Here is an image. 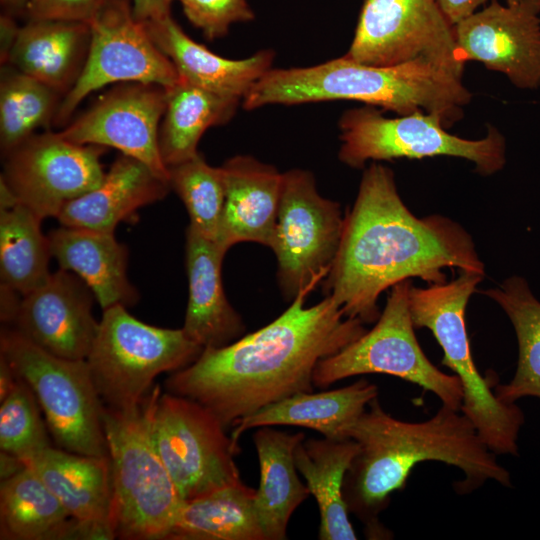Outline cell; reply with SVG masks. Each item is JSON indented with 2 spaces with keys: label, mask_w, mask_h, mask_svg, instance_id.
<instances>
[{
  "label": "cell",
  "mask_w": 540,
  "mask_h": 540,
  "mask_svg": "<svg viewBox=\"0 0 540 540\" xmlns=\"http://www.w3.org/2000/svg\"><path fill=\"white\" fill-rule=\"evenodd\" d=\"M444 268L485 274L460 224L439 214L416 217L401 199L393 171L372 163L344 217L339 250L324 279L326 296L346 317L370 324L381 314L382 292L411 278L443 284Z\"/></svg>",
  "instance_id": "1"
},
{
  "label": "cell",
  "mask_w": 540,
  "mask_h": 540,
  "mask_svg": "<svg viewBox=\"0 0 540 540\" xmlns=\"http://www.w3.org/2000/svg\"><path fill=\"white\" fill-rule=\"evenodd\" d=\"M303 290L276 319L218 348H204L165 382L168 392L212 411L225 428L264 406L313 391L318 362L367 330L329 296L305 307Z\"/></svg>",
  "instance_id": "2"
},
{
  "label": "cell",
  "mask_w": 540,
  "mask_h": 540,
  "mask_svg": "<svg viewBox=\"0 0 540 540\" xmlns=\"http://www.w3.org/2000/svg\"><path fill=\"white\" fill-rule=\"evenodd\" d=\"M368 407L345 429V437L356 441L359 449L345 475L343 496L349 513L359 518L371 538H385L379 514L421 462L439 461L460 469L464 478L453 485L460 495L487 480L512 487L509 471L461 411L442 405L426 421L407 422L385 412L377 398Z\"/></svg>",
  "instance_id": "3"
},
{
  "label": "cell",
  "mask_w": 540,
  "mask_h": 540,
  "mask_svg": "<svg viewBox=\"0 0 540 540\" xmlns=\"http://www.w3.org/2000/svg\"><path fill=\"white\" fill-rule=\"evenodd\" d=\"M337 100L359 101L397 115L433 113L450 127L462 118L471 93L462 78L424 60L375 66L344 55L309 67L271 68L242 105L255 110Z\"/></svg>",
  "instance_id": "4"
},
{
  "label": "cell",
  "mask_w": 540,
  "mask_h": 540,
  "mask_svg": "<svg viewBox=\"0 0 540 540\" xmlns=\"http://www.w3.org/2000/svg\"><path fill=\"white\" fill-rule=\"evenodd\" d=\"M160 394L156 385L134 406L104 408V432L112 467L111 524L115 537L168 539L183 503L152 439L151 413Z\"/></svg>",
  "instance_id": "5"
},
{
  "label": "cell",
  "mask_w": 540,
  "mask_h": 540,
  "mask_svg": "<svg viewBox=\"0 0 540 540\" xmlns=\"http://www.w3.org/2000/svg\"><path fill=\"white\" fill-rule=\"evenodd\" d=\"M485 274L459 270L450 282L411 286L409 307L415 328L429 329L443 350L442 364L460 379L461 412L473 423L487 447L496 455L518 456L517 440L524 414L516 403L499 400L489 377L478 371L467 334L465 311Z\"/></svg>",
  "instance_id": "6"
},
{
  "label": "cell",
  "mask_w": 540,
  "mask_h": 540,
  "mask_svg": "<svg viewBox=\"0 0 540 540\" xmlns=\"http://www.w3.org/2000/svg\"><path fill=\"white\" fill-rule=\"evenodd\" d=\"M202 350L183 328L149 325L114 305L103 310L86 361L102 401L123 409L140 403L159 374L190 365Z\"/></svg>",
  "instance_id": "7"
},
{
  "label": "cell",
  "mask_w": 540,
  "mask_h": 540,
  "mask_svg": "<svg viewBox=\"0 0 540 540\" xmlns=\"http://www.w3.org/2000/svg\"><path fill=\"white\" fill-rule=\"evenodd\" d=\"M338 126V158L351 168H363L370 160L450 156L472 162L478 174L488 176L506 163L505 140L494 127L482 139H464L447 132L439 115L424 111L387 118L366 105L345 111Z\"/></svg>",
  "instance_id": "8"
},
{
  "label": "cell",
  "mask_w": 540,
  "mask_h": 540,
  "mask_svg": "<svg viewBox=\"0 0 540 540\" xmlns=\"http://www.w3.org/2000/svg\"><path fill=\"white\" fill-rule=\"evenodd\" d=\"M0 355L32 389L56 444L82 455L109 456L102 399L86 359L55 356L15 329H2Z\"/></svg>",
  "instance_id": "9"
},
{
  "label": "cell",
  "mask_w": 540,
  "mask_h": 540,
  "mask_svg": "<svg viewBox=\"0 0 540 540\" xmlns=\"http://www.w3.org/2000/svg\"><path fill=\"white\" fill-rule=\"evenodd\" d=\"M411 279L394 285L374 327L348 346L321 359L313 385H329L351 376L386 374L435 394L442 405L461 411L463 389L456 375L437 368L421 349L409 307Z\"/></svg>",
  "instance_id": "10"
},
{
  "label": "cell",
  "mask_w": 540,
  "mask_h": 540,
  "mask_svg": "<svg viewBox=\"0 0 540 540\" xmlns=\"http://www.w3.org/2000/svg\"><path fill=\"white\" fill-rule=\"evenodd\" d=\"M217 416L200 403L166 392L154 402V446L181 498L193 499L243 483L238 451Z\"/></svg>",
  "instance_id": "11"
},
{
  "label": "cell",
  "mask_w": 540,
  "mask_h": 540,
  "mask_svg": "<svg viewBox=\"0 0 540 540\" xmlns=\"http://www.w3.org/2000/svg\"><path fill=\"white\" fill-rule=\"evenodd\" d=\"M344 217L338 202L320 195L310 171L295 168L283 173L271 249L287 300L312 291L326 278L339 250Z\"/></svg>",
  "instance_id": "12"
},
{
  "label": "cell",
  "mask_w": 540,
  "mask_h": 540,
  "mask_svg": "<svg viewBox=\"0 0 540 540\" xmlns=\"http://www.w3.org/2000/svg\"><path fill=\"white\" fill-rule=\"evenodd\" d=\"M345 55L375 66L424 60L459 78L465 66L437 0H364Z\"/></svg>",
  "instance_id": "13"
},
{
  "label": "cell",
  "mask_w": 540,
  "mask_h": 540,
  "mask_svg": "<svg viewBox=\"0 0 540 540\" xmlns=\"http://www.w3.org/2000/svg\"><path fill=\"white\" fill-rule=\"evenodd\" d=\"M91 41L84 68L63 97L53 124L68 122L91 92L108 84L141 82L173 86L180 79L169 59L137 20L131 0H114L91 22Z\"/></svg>",
  "instance_id": "14"
},
{
  "label": "cell",
  "mask_w": 540,
  "mask_h": 540,
  "mask_svg": "<svg viewBox=\"0 0 540 540\" xmlns=\"http://www.w3.org/2000/svg\"><path fill=\"white\" fill-rule=\"evenodd\" d=\"M105 150L71 142L59 132L34 134L3 156L0 179L42 220L57 218L68 202L102 182Z\"/></svg>",
  "instance_id": "15"
},
{
  "label": "cell",
  "mask_w": 540,
  "mask_h": 540,
  "mask_svg": "<svg viewBox=\"0 0 540 540\" xmlns=\"http://www.w3.org/2000/svg\"><path fill=\"white\" fill-rule=\"evenodd\" d=\"M165 108V87L118 83L59 134L77 144L115 148L169 181L168 168L159 150V127Z\"/></svg>",
  "instance_id": "16"
},
{
  "label": "cell",
  "mask_w": 540,
  "mask_h": 540,
  "mask_svg": "<svg viewBox=\"0 0 540 540\" xmlns=\"http://www.w3.org/2000/svg\"><path fill=\"white\" fill-rule=\"evenodd\" d=\"M453 28L464 62H481L518 88L540 86V0H491Z\"/></svg>",
  "instance_id": "17"
},
{
  "label": "cell",
  "mask_w": 540,
  "mask_h": 540,
  "mask_svg": "<svg viewBox=\"0 0 540 540\" xmlns=\"http://www.w3.org/2000/svg\"><path fill=\"white\" fill-rule=\"evenodd\" d=\"M94 299L77 275L60 268L22 296L14 329L55 356L86 359L99 325L92 312Z\"/></svg>",
  "instance_id": "18"
},
{
  "label": "cell",
  "mask_w": 540,
  "mask_h": 540,
  "mask_svg": "<svg viewBox=\"0 0 540 540\" xmlns=\"http://www.w3.org/2000/svg\"><path fill=\"white\" fill-rule=\"evenodd\" d=\"M59 499L71 518L96 539H113L112 467L109 456L82 455L51 446L21 459Z\"/></svg>",
  "instance_id": "19"
},
{
  "label": "cell",
  "mask_w": 540,
  "mask_h": 540,
  "mask_svg": "<svg viewBox=\"0 0 540 540\" xmlns=\"http://www.w3.org/2000/svg\"><path fill=\"white\" fill-rule=\"evenodd\" d=\"M185 251V334L203 349L222 347L242 337L246 327L228 301L222 283V261L227 250L188 225Z\"/></svg>",
  "instance_id": "20"
},
{
  "label": "cell",
  "mask_w": 540,
  "mask_h": 540,
  "mask_svg": "<svg viewBox=\"0 0 540 540\" xmlns=\"http://www.w3.org/2000/svg\"><path fill=\"white\" fill-rule=\"evenodd\" d=\"M221 167L225 202L217 242L227 251L240 242L271 248L283 173L248 155L234 156Z\"/></svg>",
  "instance_id": "21"
},
{
  "label": "cell",
  "mask_w": 540,
  "mask_h": 540,
  "mask_svg": "<svg viewBox=\"0 0 540 540\" xmlns=\"http://www.w3.org/2000/svg\"><path fill=\"white\" fill-rule=\"evenodd\" d=\"M145 24L155 44L174 64L179 77L215 94L243 101L272 68L273 50H260L243 59L224 58L191 39L171 14Z\"/></svg>",
  "instance_id": "22"
},
{
  "label": "cell",
  "mask_w": 540,
  "mask_h": 540,
  "mask_svg": "<svg viewBox=\"0 0 540 540\" xmlns=\"http://www.w3.org/2000/svg\"><path fill=\"white\" fill-rule=\"evenodd\" d=\"M169 181L142 161L122 154L111 164L102 182L68 202L57 219L62 226L114 232L137 210L165 198Z\"/></svg>",
  "instance_id": "23"
},
{
  "label": "cell",
  "mask_w": 540,
  "mask_h": 540,
  "mask_svg": "<svg viewBox=\"0 0 540 540\" xmlns=\"http://www.w3.org/2000/svg\"><path fill=\"white\" fill-rule=\"evenodd\" d=\"M51 255L61 269L77 275L102 310L134 305L139 294L127 276L128 250L114 232L62 226L49 232Z\"/></svg>",
  "instance_id": "24"
},
{
  "label": "cell",
  "mask_w": 540,
  "mask_h": 540,
  "mask_svg": "<svg viewBox=\"0 0 540 540\" xmlns=\"http://www.w3.org/2000/svg\"><path fill=\"white\" fill-rule=\"evenodd\" d=\"M377 395V386L364 378L330 391L297 393L237 420L230 437L238 452L241 435L249 429L263 426H300L313 429L327 438L344 439L345 429Z\"/></svg>",
  "instance_id": "25"
},
{
  "label": "cell",
  "mask_w": 540,
  "mask_h": 540,
  "mask_svg": "<svg viewBox=\"0 0 540 540\" xmlns=\"http://www.w3.org/2000/svg\"><path fill=\"white\" fill-rule=\"evenodd\" d=\"M90 25L63 20H28L20 27L7 64L60 92L78 80L89 52Z\"/></svg>",
  "instance_id": "26"
},
{
  "label": "cell",
  "mask_w": 540,
  "mask_h": 540,
  "mask_svg": "<svg viewBox=\"0 0 540 540\" xmlns=\"http://www.w3.org/2000/svg\"><path fill=\"white\" fill-rule=\"evenodd\" d=\"M304 439V433H287L270 426L259 427L253 434L260 467L254 511L266 540L287 538L291 515L310 495L294 460V450Z\"/></svg>",
  "instance_id": "27"
},
{
  "label": "cell",
  "mask_w": 540,
  "mask_h": 540,
  "mask_svg": "<svg viewBox=\"0 0 540 540\" xmlns=\"http://www.w3.org/2000/svg\"><path fill=\"white\" fill-rule=\"evenodd\" d=\"M358 449L353 439L324 437L304 439L294 450L297 470L319 508L321 540L357 539L349 520L343 484Z\"/></svg>",
  "instance_id": "28"
},
{
  "label": "cell",
  "mask_w": 540,
  "mask_h": 540,
  "mask_svg": "<svg viewBox=\"0 0 540 540\" xmlns=\"http://www.w3.org/2000/svg\"><path fill=\"white\" fill-rule=\"evenodd\" d=\"M182 78L166 88V108L159 127V150L168 167L195 157L207 129L229 122L239 103Z\"/></svg>",
  "instance_id": "29"
},
{
  "label": "cell",
  "mask_w": 540,
  "mask_h": 540,
  "mask_svg": "<svg viewBox=\"0 0 540 540\" xmlns=\"http://www.w3.org/2000/svg\"><path fill=\"white\" fill-rule=\"evenodd\" d=\"M73 522L59 499L30 468L25 466L1 480V539H70Z\"/></svg>",
  "instance_id": "30"
},
{
  "label": "cell",
  "mask_w": 540,
  "mask_h": 540,
  "mask_svg": "<svg viewBox=\"0 0 540 540\" xmlns=\"http://www.w3.org/2000/svg\"><path fill=\"white\" fill-rule=\"evenodd\" d=\"M255 492L241 483L184 500L168 539L266 540L254 511Z\"/></svg>",
  "instance_id": "31"
},
{
  "label": "cell",
  "mask_w": 540,
  "mask_h": 540,
  "mask_svg": "<svg viewBox=\"0 0 540 540\" xmlns=\"http://www.w3.org/2000/svg\"><path fill=\"white\" fill-rule=\"evenodd\" d=\"M481 293L505 312L518 344L515 374L507 384L496 385L494 392L497 398L505 403H515L523 397L540 400V301L528 281L516 275Z\"/></svg>",
  "instance_id": "32"
},
{
  "label": "cell",
  "mask_w": 540,
  "mask_h": 540,
  "mask_svg": "<svg viewBox=\"0 0 540 540\" xmlns=\"http://www.w3.org/2000/svg\"><path fill=\"white\" fill-rule=\"evenodd\" d=\"M41 221L21 203L0 210L1 283L22 296L40 287L51 274L50 243L41 231Z\"/></svg>",
  "instance_id": "33"
},
{
  "label": "cell",
  "mask_w": 540,
  "mask_h": 540,
  "mask_svg": "<svg viewBox=\"0 0 540 540\" xmlns=\"http://www.w3.org/2000/svg\"><path fill=\"white\" fill-rule=\"evenodd\" d=\"M63 95L9 64L0 73V147L2 156L53 123Z\"/></svg>",
  "instance_id": "34"
},
{
  "label": "cell",
  "mask_w": 540,
  "mask_h": 540,
  "mask_svg": "<svg viewBox=\"0 0 540 540\" xmlns=\"http://www.w3.org/2000/svg\"><path fill=\"white\" fill-rule=\"evenodd\" d=\"M169 184L182 200L189 225L203 236L217 241L224 202L225 179L222 167L209 165L198 153L195 157L168 167Z\"/></svg>",
  "instance_id": "35"
},
{
  "label": "cell",
  "mask_w": 540,
  "mask_h": 540,
  "mask_svg": "<svg viewBox=\"0 0 540 540\" xmlns=\"http://www.w3.org/2000/svg\"><path fill=\"white\" fill-rule=\"evenodd\" d=\"M39 403L22 379L1 402L0 448L20 460L51 446Z\"/></svg>",
  "instance_id": "36"
},
{
  "label": "cell",
  "mask_w": 540,
  "mask_h": 540,
  "mask_svg": "<svg viewBox=\"0 0 540 540\" xmlns=\"http://www.w3.org/2000/svg\"><path fill=\"white\" fill-rule=\"evenodd\" d=\"M175 1V0H174ZM187 19L208 40L222 38L236 23L250 22L255 14L248 0H177Z\"/></svg>",
  "instance_id": "37"
},
{
  "label": "cell",
  "mask_w": 540,
  "mask_h": 540,
  "mask_svg": "<svg viewBox=\"0 0 540 540\" xmlns=\"http://www.w3.org/2000/svg\"><path fill=\"white\" fill-rule=\"evenodd\" d=\"M114 0H30L28 20H63L90 24Z\"/></svg>",
  "instance_id": "38"
},
{
  "label": "cell",
  "mask_w": 540,
  "mask_h": 540,
  "mask_svg": "<svg viewBox=\"0 0 540 540\" xmlns=\"http://www.w3.org/2000/svg\"><path fill=\"white\" fill-rule=\"evenodd\" d=\"M488 1L489 0H437V3L447 20L454 26L475 13L481 5Z\"/></svg>",
  "instance_id": "39"
},
{
  "label": "cell",
  "mask_w": 540,
  "mask_h": 540,
  "mask_svg": "<svg viewBox=\"0 0 540 540\" xmlns=\"http://www.w3.org/2000/svg\"><path fill=\"white\" fill-rule=\"evenodd\" d=\"M174 0H131L134 17L149 22L170 15Z\"/></svg>",
  "instance_id": "40"
},
{
  "label": "cell",
  "mask_w": 540,
  "mask_h": 540,
  "mask_svg": "<svg viewBox=\"0 0 540 540\" xmlns=\"http://www.w3.org/2000/svg\"><path fill=\"white\" fill-rule=\"evenodd\" d=\"M20 27L15 17L1 12L0 15V62L5 65L8 62L11 50L17 40Z\"/></svg>",
  "instance_id": "41"
},
{
  "label": "cell",
  "mask_w": 540,
  "mask_h": 540,
  "mask_svg": "<svg viewBox=\"0 0 540 540\" xmlns=\"http://www.w3.org/2000/svg\"><path fill=\"white\" fill-rule=\"evenodd\" d=\"M11 287L1 283V321L13 323L22 299V296Z\"/></svg>",
  "instance_id": "42"
},
{
  "label": "cell",
  "mask_w": 540,
  "mask_h": 540,
  "mask_svg": "<svg viewBox=\"0 0 540 540\" xmlns=\"http://www.w3.org/2000/svg\"><path fill=\"white\" fill-rule=\"evenodd\" d=\"M19 376L10 363L0 355V402H2L15 387Z\"/></svg>",
  "instance_id": "43"
},
{
  "label": "cell",
  "mask_w": 540,
  "mask_h": 540,
  "mask_svg": "<svg viewBox=\"0 0 540 540\" xmlns=\"http://www.w3.org/2000/svg\"><path fill=\"white\" fill-rule=\"evenodd\" d=\"M24 467L25 465L18 457L1 451V480L11 477Z\"/></svg>",
  "instance_id": "44"
},
{
  "label": "cell",
  "mask_w": 540,
  "mask_h": 540,
  "mask_svg": "<svg viewBox=\"0 0 540 540\" xmlns=\"http://www.w3.org/2000/svg\"><path fill=\"white\" fill-rule=\"evenodd\" d=\"M30 0H0L2 12L19 16L26 14V8Z\"/></svg>",
  "instance_id": "45"
},
{
  "label": "cell",
  "mask_w": 540,
  "mask_h": 540,
  "mask_svg": "<svg viewBox=\"0 0 540 540\" xmlns=\"http://www.w3.org/2000/svg\"><path fill=\"white\" fill-rule=\"evenodd\" d=\"M517 0H507V3L510 4V3H514L516 2Z\"/></svg>",
  "instance_id": "46"
}]
</instances>
